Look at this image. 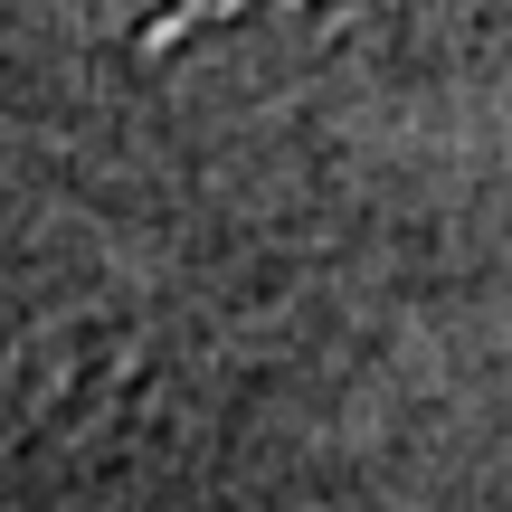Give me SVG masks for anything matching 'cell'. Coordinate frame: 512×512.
I'll list each match as a JSON object with an SVG mask.
<instances>
[{"mask_svg": "<svg viewBox=\"0 0 512 512\" xmlns=\"http://www.w3.org/2000/svg\"><path fill=\"white\" fill-rule=\"evenodd\" d=\"M266 0H105V19L133 38V48H190V38H219L256 19Z\"/></svg>", "mask_w": 512, "mask_h": 512, "instance_id": "1", "label": "cell"}]
</instances>
